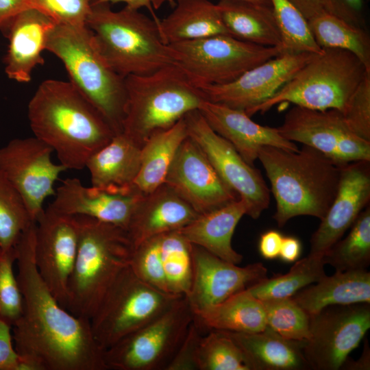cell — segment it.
Segmentation results:
<instances>
[{
    "mask_svg": "<svg viewBox=\"0 0 370 370\" xmlns=\"http://www.w3.org/2000/svg\"><path fill=\"white\" fill-rule=\"evenodd\" d=\"M282 37V53H312L323 51L315 41L308 21L288 0H270Z\"/></svg>",
    "mask_w": 370,
    "mask_h": 370,
    "instance_id": "8d00e7d4",
    "label": "cell"
},
{
    "mask_svg": "<svg viewBox=\"0 0 370 370\" xmlns=\"http://www.w3.org/2000/svg\"><path fill=\"white\" fill-rule=\"evenodd\" d=\"M173 0H151V4L153 9H159L164 3L167 1H172ZM253 3H260L268 6H271L270 0H243ZM272 7V6H271Z\"/></svg>",
    "mask_w": 370,
    "mask_h": 370,
    "instance_id": "11a10c76",
    "label": "cell"
},
{
    "mask_svg": "<svg viewBox=\"0 0 370 370\" xmlns=\"http://www.w3.org/2000/svg\"><path fill=\"white\" fill-rule=\"evenodd\" d=\"M367 71L351 52L323 48L321 53L315 54L275 95L256 107L250 116L264 113L282 103L316 110L334 109L343 114Z\"/></svg>",
    "mask_w": 370,
    "mask_h": 370,
    "instance_id": "ba28073f",
    "label": "cell"
},
{
    "mask_svg": "<svg viewBox=\"0 0 370 370\" xmlns=\"http://www.w3.org/2000/svg\"><path fill=\"white\" fill-rule=\"evenodd\" d=\"M29 8V0H0V30L19 13Z\"/></svg>",
    "mask_w": 370,
    "mask_h": 370,
    "instance_id": "681fc988",
    "label": "cell"
},
{
    "mask_svg": "<svg viewBox=\"0 0 370 370\" xmlns=\"http://www.w3.org/2000/svg\"><path fill=\"white\" fill-rule=\"evenodd\" d=\"M194 319L186 296L104 351L107 369L166 370Z\"/></svg>",
    "mask_w": 370,
    "mask_h": 370,
    "instance_id": "8fae6325",
    "label": "cell"
},
{
    "mask_svg": "<svg viewBox=\"0 0 370 370\" xmlns=\"http://www.w3.org/2000/svg\"><path fill=\"white\" fill-rule=\"evenodd\" d=\"M32 8L45 14L57 25H86L92 0H29Z\"/></svg>",
    "mask_w": 370,
    "mask_h": 370,
    "instance_id": "7bdbcfd3",
    "label": "cell"
},
{
    "mask_svg": "<svg viewBox=\"0 0 370 370\" xmlns=\"http://www.w3.org/2000/svg\"><path fill=\"white\" fill-rule=\"evenodd\" d=\"M258 159L276 201L273 219L279 227L301 215L322 219L335 198L346 164L305 145L297 151L262 146Z\"/></svg>",
    "mask_w": 370,
    "mask_h": 370,
    "instance_id": "3957f363",
    "label": "cell"
},
{
    "mask_svg": "<svg viewBox=\"0 0 370 370\" xmlns=\"http://www.w3.org/2000/svg\"><path fill=\"white\" fill-rule=\"evenodd\" d=\"M283 237L281 232L275 230H269L262 233L258 242L260 255L267 260L279 258Z\"/></svg>",
    "mask_w": 370,
    "mask_h": 370,
    "instance_id": "c3c4849f",
    "label": "cell"
},
{
    "mask_svg": "<svg viewBox=\"0 0 370 370\" xmlns=\"http://www.w3.org/2000/svg\"><path fill=\"white\" fill-rule=\"evenodd\" d=\"M323 10L361 28L365 27L362 0H321Z\"/></svg>",
    "mask_w": 370,
    "mask_h": 370,
    "instance_id": "bcb514c9",
    "label": "cell"
},
{
    "mask_svg": "<svg viewBox=\"0 0 370 370\" xmlns=\"http://www.w3.org/2000/svg\"><path fill=\"white\" fill-rule=\"evenodd\" d=\"M343 116L353 132L370 141V71L352 95Z\"/></svg>",
    "mask_w": 370,
    "mask_h": 370,
    "instance_id": "ee69618b",
    "label": "cell"
},
{
    "mask_svg": "<svg viewBox=\"0 0 370 370\" xmlns=\"http://www.w3.org/2000/svg\"><path fill=\"white\" fill-rule=\"evenodd\" d=\"M53 149L36 137L15 138L0 148V171L23 199L36 222L43 204L54 195V184L66 169L51 160Z\"/></svg>",
    "mask_w": 370,
    "mask_h": 370,
    "instance_id": "9a60e30c",
    "label": "cell"
},
{
    "mask_svg": "<svg viewBox=\"0 0 370 370\" xmlns=\"http://www.w3.org/2000/svg\"><path fill=\"white\" fill-rule=\"evenodd\" d=\"M188 136L204 153L219 175L259 218L270 203V190L260 171L246 162L232 145L215 132L198 110L184 116Z\"/></svg>",
    "mask_w": 370,
    "mask_h": 370,
    "instance_id": "4fadbf2b",
    "label": "cell"
},
{
    "mask_svg": "<svg viewBox=\"0 0 370 370\" xmlns=\"http://www.w3.org/2000/svg\"><path fill=\"white\" fill-rule=\"evenodd\" d=\"M247 214V206L238 199L226 205L199 214L178 231L190 243L200 246L217 257L239 264L243 256L234 249L232 238L241 218Z\"/></svg>",
    "mask_w": 370,
    "mask_h": 370,
    "instance_id": "4316f807",
    "label": "cell"
},
{
    "mask_svg": "<svg viewBox=\"0 0 370 370\" xmlns=\"http://www.w3.org/2000/svg\"><path fill=\"white\" fill-rule=\"evenodd\" d=\"M94 2L97 3H125L126 4L125 6L134 9V10H139L141 8L145 7L147 8L150 12L153 14V18L156 20L158 18L155 15L153 12V8L151 4V0H92Z\"/></svg>",
    "mask_w": 370,
    "mask_h": 370,
    "instance_id": "db71d44e",
    "label": "cell"
},
{
    "mask_svg": "<svg viewBox=\"0 0 370 370\" xmlns=\"http://www.w3.org/2000/svg\"><path fill=\"white\" fill-rule=\"evenodd\" d=\"M315 54L282 53L231 82L199 88L206 99L243 110L250 116L256 107L275 95Z\"/></svg>",
    "mask_w": 370,
    "mask_h": 370,
    "instance_id": "e0dca14e",
    "label": "cell"
},
{
    "mask_svg": "<svg viewBox=\"0 0 370 370\" xmlns=\"http://www.w3.org/2000/svg\"><path fill=\"white\" fill-rule=\"evenodd\" d=\"M262 301L267 327L289 340L305 342L308 338L310 315L291 297Z\"/></svg>",
    "mask_w": 370,
    "mask_h": 370,
    "instance_id": "ab89813d",
    "label": "cell"
},
{
    "mask_svg": "<svg viewBox=\"0 0 370 370\" xmlns=\"http://www.w3.org/2000/svg\"><path fill=\"white\" fill-rule=\"evenodd\" d=\"M75 217L77 251L68 283L66 309L90 319L112 284L130 264L134 247L125 229L90 217Z\"/></svg>",
    "mask_w": 370,
    "mask_h": 370,
    "instance_id": "277c9868",
    "label": "cell"
},
{
    "mask_svg": "<svg viewBox=\"0 0 370 370\" xmlns=\"http://www.w3.org/2000/svg\"><path fill=\"white\" fill-rule=\"evenodd\" d=\"M370 328V304L333 305L310 316L303 352L310 369L337 370Z\"/></svg>",
    "mask_w": 370,
    "mask_h": 370,
    "instance_id": "7c38bea8",
    "label": "cell"
},
{
    "mask_svg": "<svg viewBox=\"0 0 370 370\" xmlns=\"http://www.w3.org/2000/svg\"><path fill=\"white\" fill-rule=\"evenodd\" d=\"M49 207L71 216H84L114 224L125 230L144 196L138 192L112 193L86 187L76 177L65 179L55 193Z\"/></svg>",
    "mask_w": 370,
    "mask_h": 370,
    "instance_id": "44dd1931",
    "label": "cell"
},
{
    "mask_svg": "<svg viewBox=\"0 0 370 370\" xmlns=\"http://www.w3.org/2000/svg\"><path fill=\"white\" fill-rule=\"evenodd\" d=\"M211 128L230 142L249 164L254 166L262 146L291 151L299 148L278 132L277 127L263 126L251 119L245 111L204 99L198 109Z\"/></svg>",
    "mask_w": 370,
    "mask_h": 370,
    "instance_id": "7402d4cb",
    "label": "cell"
},
{
    "mask_svg": "<svg viewBox=\"0 0 370 370\" xmlns=\"http://www.w3.org/2000/svg\"><path fill=\"white\" fill-rule=\"evenodd\" d=\"M140 151L141 147L123 133L115 134L86 162L91 186L112 193L138 192L134 183L140 170Z\"/></svg>",
    "mask_w": 370,
    "mask_h": 370,
    "instance_id": "d4e9b609",
    "label": "cell"
},
{
    "mask_svg": "<svg viewBox=\"0 0 370 370\" xmlns=\"http://www.w3.org/2000/svg\"><path fill=\"white\" fill-rule=\"evenodd\" d=\"M241 349L249 370H307L304 342L282 337L267 327L252 333L225 331Z\"/></svg>",
    "mask_w": 370,
    "mask_h": 370,
    "instance_id": "484cf974",
    "label": "cell"
},
{
    "mask_svg": "<svg viewBox=\"0 0 370 370\" xmlns=\"http://www.w3.org/2000/svg\"><path fill=\"white\" fill-rule=\"evenodd\" d=\"M15 247L0 248V319L12 327L23 311V297L13 271Z\"/></svg>",
    "mask_w": 370,
    "mask_h": 370,
    "instance_id": "60d3db41",
    "label": "cell"
},
{
    "mask_svg": "<svg viewBox=\"0 0 370 370\" xmlns=\"http://www.w3.org/2000/svg\"><path fill=\"white\" fill-rule=\"evenodd\" d=\"M291 297L310 316L333 305L370 304V273L367 269L336 271Z\"/></svg>",
    "mask_w": 370,
    "mask_h": 370,
    "instance_id": "83f0119b",
    "label": "cell"
},
{
    "mask_svg": "<svg viewBox=\"0 0 370 370\" xmlns=\"http://www.w3.org/2000/svg\"><path fill=\"white\" fill-rule=\"evenodd\" d=\"M347 236L323 256L336 271L367 269L370 264V208L368 205L351 226Z\"/></svg>",
    "mask_w": 370,
    "mask_h": 370,
    "instance_id": "d590c367",
    "label": "cell"
},
{
    "mask_svg": "<svg viewBox=\"0 0 370 370\" xmlns=\"http://www.w3.org/2000/svg\"><path fill=\"white\" fill-rule=\"evenodd\" d=\"M46 50L62 62L69 82L114 132L121 133L127 99L125 78L108 64L87 25L56 24L48 34Z\"/></svg>",
    "mask_w": 370,
    "mask_h": 370,
    "instance_id": "8992f818",
    "label": "cell"
},
{
    "mask_svg": "<svg viewBox=\"0 0 370 370\" xmlns=\"http://www.w3.org/2000/svg\"><path fill=\"white\" fill-rule=\"evenodd\" d=\"M195 319L206 330L252 333L267 328L262 301L247 289L197 314Z\"/></svg>",
    "mask_w": 370,
    "mask_h": 370,
    "instance_id": "1f68e13d",
    "label": "cell"
},
{
    "mask_svg": "<svg viewBox=\"0 0 370 370\" xmlns=\"http://www.w3.org/2000/svg\"><path fill=\"white\" fill-rule=\"evenodd\" d=\"M308 24L322 49L348 51L370 71V37L365 28L352 25L324 11L308 20Z\"/></svg>",
    "mask_w": 370,
    "mask_h": 370,
    "instance_id": "d6a6232c",
    "label": "cell"
},
{
    "mask_svg": "<svg viewBox=\"0 0 370 370\" xmlns=\"http://www.w3.org/2000/svg\"><path fill=\"white\" fill-rule=\"evenodd\" d=\"M217 6L231 36L256 45L282 47L271 6L243 0H219Z\"/></svg>",
    "mask_w": 370,
    "mask_h": 370,
    "instance_id": "f546056e",
    "label": "cell"
},
{
    "mask_svg": "<svg viewBox=\"0 0 370 370\" xmlns=\"http://www.w3.org/2000/svg\"><path fill=\"white\" fill-rule=\"evenodd\" d=\"M198 216L188 203L163 184L143 197L126 231L135 248L152 237L182 229Z\"/></svg>",
    "mask_w": 370,
    "mask_h": 370,
    "instance_id": "cb8c5ba5",
    "label": "cell"
},
{
    "mask_svg": "<svg viewBox=\"0 0 370 370\" xmlns=\"http://www.w3.org/2000/svg\"><path fill=\"white\" fill-rule=\"evenodd\" d=\"M323 256L309 254L297 261L289 271L265 278L247 291L258 299L291 297L326 275Z\"/></svg>",
    "mask_w": 370,
    "mask_h": 370,
    "instance_id": "836d02e7",
    "label": "cell"
},
{
    "mask_svg": "<svg viewBox=\"0 0 370 370\" xmlns=\"http://www.w3.org/2000/svg\"><path fill=\"white\" fill-rule=\"evenodd\" d=\"M127 99L122 133L142 147L153 134L168 129L198 110L205 97L176 64L146 75L125 77Z\"/></svg>",
    "mask_w": 370,
    "mask_h": 370,
    "instance_id": "52a82bcc",
    "label": "cell"
},
{
    "mask_svg": "<svg viewBox=\"0 0 370 370\" xmlns=\"http://www.w3.org/2000/svg\"><path fill=\"white\" fill-rule=\"evenodd\" d=\"M175 64L197 88L231 82L247 71L281 53L228 34L173 43Z\"/></svg>",
    "mask_w": 370,
    "mask_h": 370,
    "instance_id": "30bf717a",
    "label": "cell"
},
{
    "mask_svg": "<svg viewBox=\"0 0 370 370\" xmlns=\"http://www.w3.org/2000/svg\"><path fill=\"white\" fill-rule=\"evenodd\" d=\"M180 297L145 283L129 265L112 284L90 319L94 338L105 351L165 312Z\"/></svg>",
    "mask_w": 370,
    "mask_h": 370,
    "instance_id": "9c48e42d",
    "label": "cell"
},
{
    "mask_svg": "<svg viewBox=\"0 0 370 370\" xmlns=\"http://www.w3.org/2000/svg\"><path fill=\"white\" fill-rule=\"evenodd\" d=\"M160 251L169 291L187 296L193 277L192 243L178 231L159 235Z\"/></svg>",
    "mask_w": 370,
    "mask_h": 370,
    "instance_id": "e575fe53",
    "label": "cell"
},
{
    "mask_svg": "<svg viewBox=\"0 0 370 370\" xmlns=\"http://www.w3.org/2000/svg\"><path fill=\"white\" fill-rule=\"evenodd\" d=\"M164 184L199 214L239 199L219 175L199 146L188 136L180 145Z\"/></svg>",
    "mask_w": 370,
    "mask_h": 370,
    "instance_id": "ac0fdd59",
    "label": "cell"
},
{
    "mask_svg": "<svg viewBox=\"0 0 370 370\" xmlns=\"http://www.w3.org/2000/svg\"><path fill=\"white\" fill-rule=\"evenodd\" d=\"M301 243L297 237L293 236H284L279 258L285 262H295L301 254Z\"/></svg>",
    "mask_w": 370,
    "mask_h": 370,
    "instance_id": "f907efd6",
    "label": "cell"
},
{
    "mask_svg": "<svg viewBox=\"0 0 370 370\" xmlns=\"http://www.w3.org/2000/svg\"><path fill=\"white\" fill-rule=\"evenodd\" d=\"M206 332L194 318L166 370H197L199 343L202 335Z\"/></svg>",
    "mask_w": 370,
    "mask_h": 370,
    "instance_id": "f6af8a7d",
    "label": "cell"
},
{
    "mask_svg": "<svg viewBox=\"0 0 370 370\" xmlns=\"http://www.w3.org/2000/svg\"><path fill=\"white\" fill-rule=\"evenodd\" d=\"M156 20L139 10L125 6L114 11L108 3L92 1L86 25L108 64L125 78L175 64L173 51L162 41Z\"/></svg>",
    "mask_w": 370,
    "mask_h": 370,
    "instance_id": "5b68a950",
    "label": "cell"
},
{
    "mask_svg": "<svg viewBox=\"0 0 370 370\" xmlns=\"http://www.w3.org/2000/svg\"><path fill=\"white\" fill-rule=\"evenodd\" d=\"M11 328L0 319V370H18L20 356L13 348Z\"/></svg>",
    "mask_w": 370,
    "mask_h": 370,
    "instance_id": "7dc6e473",
    "label": "cell"
},
{
    "mask_svg": "<svg viewBox=\"0 0 370 370\" xmlns=\"http://www.w3.org/2000/svg\"><path fill=\"white\" fill-rule=\"evenodd\" d=\"M197 370H249L234 341L223 330H210L199 341Z\"/></svg>",
    "mask_w": 370,
    "mask_h": 370,
    "instance_id": "74e56055",
    "label": "cell"
},
{
    "mask_svg": "<svg viewBox=\"0 0 370 370\" xmlns=\"http://www.w3.org/2000/svg\"><path fill=\"white\" fill-rule=\"evenodd\" d=\"M277 130L288 140L311 147L339 163L370 161V141L353 132L337 110L295 106Z\"/></svg>",
    "mask_w": 370,
    "mask_h": 370,
    "instance_id": "5bb4252c",
    "label": "cell"
},
{
    "mask_svg": "<svg viewBox=\"0 0 370 370\" xmlns=\"http://www.w3.org/2000/svg\"><path fill=\"white\" fill-rule=\"evenodd\" d=\"M192 254L193 277L186 298L194 315L267 278L261 262L238 267L193 244Z\"/></svg>",
    "mask_w": 370,
    "mask_h": 370,
    "instance_id": "d6986e66",
    "label": "cell"
},
{
    "mask_svg": "<svg viewBox=\"0 0 370 370\" xmlns=\"http://www.w3.org/2000/svg\"><path fill=\"white\" fill-rule=\"evenodd\" d=\"M34 136L49 146L66 169H85L87 160L116 134L70 82H42L28 103Z\"/></svg>",
    "mask_w": 370,
    "mask_h": 370,
    "instance_id": "7a4b0ae2",
    "label": "cell"
},
{
    "mask_svg": "<svg viewBox=\"0 0 370 370\" xmlns=\"http://www.w3.org/2000/svg\"><path fill=\"white\" fill-rule=\"evenodd\" d=\"M156 23L166 45L219 34L230 35L217 4L209 0H176L173 10L164 18L157 19Z\"/></svg>",
    "mask_w": 370,
    "mask_h": 370,
    "instance_id": "f1b7e54d",
    "label": "cell"
},
{
    "mask_svg": "<svg viewBox=\"0 0 370 370\" xmlns=\"http://www.w3.org/2000/svg\"><path fill=\"white\" fill-rule=\"evenodd\" d=\"M308 21L323 10L321 0H288Z\"/></svg>",
    "mask_w": 370,
    "mask_h": 370,
    "instance_id": "816d5d0a",
    "label": "cell"
},
{
    "mask_svg": "<svg viewBox=\"0 0 370 370\" xmlns=\"http://www.w3.org/2000/svg\"><path fill=\"white\" fill-rule=\"evenodd\" d=\"M370 350L367 341H365L363 353L360 358L354 361L347 358L341 369L348 370H367L370 368Z\"/></svg>",
    "mask_w": 370,
    "mask_h": 370,
    "instance_id": "f5cc1de1",
    "label": "cell"
},
{
    "mask_svg": "<svg viewBox=\"0 0 370 370\" xmlns=\"http://www.w3.org/2000/svg\"><path fill=\"white\" fill-rule=\"evenodd\" d=\"M34 222L16 189L0 171V248L15 247L22 233Z\"/></svg>",
    "mask_w": 370,
    "mask_h": 370,
    "instance_id": "f35d334b",
    "label": "cell"
},
{
    "mask_svg": "<svg viewBox=\"0 0 370 370\" xmlns=\"http://www.w3.org/2000/svg\"><path fill=\"white\" fill-rule=\"evenodd\" d=\"M35 232L33 223L15 246L23 311L12 325V339L22 370H106L104 350L94 338L90 320L60 306L40 275Z\"/></svg>",
    "mask_w": 370,
    "mask_h": 370,
    "instance_id": "6da1fadb",
    "label": "cell"
},
{
    "mask_svg": "<svg viewBox=\"0 0 370 370\" xmlns=\"http://www.w3.org/2000/svg\"><path fill=\"white\" fill-rule=\"evenodd\" d=\"M187 137L183 117L171 127L148 138L141 147L140 170L134 183L136 191L145 195L164 184L174 157Z\"/></svg>",
    "mask_w": 370,
    "mask_h": 370,
    "instance_id": "4dcf8cb0",
    "label": "cell"
},
{
    "mask_svg": "<svg viewBox=\"0 0 370 370\" xmlns=\"http://www.w3.org/2000/svg\"><path fill=\"white\" fill-rule=\"evenodd\" d=\"M56 23L40 11L29 8L19 13L1 29L8 39L3 58L5 72L12 80L27 83L36 66L44 64L47 36Z\"/></svg>",
    "mask_w": 370,
    "mask_h": 370,
    "instance_id": "603a6c76",
    "label": "cell"
},
{
    "mask_svg": "<svg viewBox=\"0 0 370 370\" xmlns=\"http://www.w3.org/2000/svg\"><path fill=\"white\" fill-rule=\"evenodd\" d=\"M370 161L346 164L335 198L310 239V255L323 256L369 205Z\"/></svg>",
    "mask_w": 370,
    "mask_h": 370,
    "instance_id": "ffe728a7",
    "label": "cell"
},
{
    "mask_svg": "<svg viewBox=\"0 0 370 370\" xmlns=\"http://www.w3.org/2000/svg\"><path fill=\"white\" fill-rule=\"evenodd\" d=\"M77 244L76 217L58 212L49 206L44 209L36 221L34 260L40 275L65 309Z\"/></svg>",
    "mask_w": 370,
    "mask_h": 370,
    "instance_id": "2e32d148",
    "label": "cell"
},
{
    "mask_svg": "<svg viewBox=\"0 0 370 370\" xmlns=\"http://www.w3.org/2000/svg\"><path fill=\"white\" fill-rule=\"evenodd\" d=\"M130 265L141 280L160 291L171 294L160 256L159 235L134 248Z\"/></svg>",
    "mask_w": 370,
    "mask_h": 370,
    "instance_id": "b9f144b4",
    "label": "cell"
}]
</instances>
